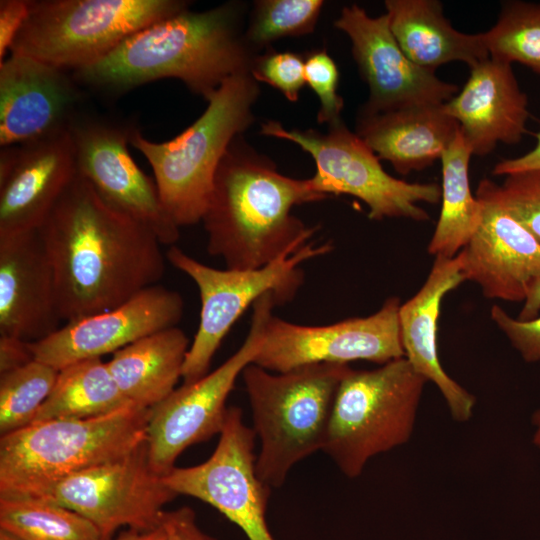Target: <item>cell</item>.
Returning a JSON list of instances; mask_svg holds the SVG:
<instances>
[{
	"label": "cell",
	"mask_w": 540,
	"mask_h": 540,
	"mask_svg": "<svg viewBox=\"0 0 540 540\" xmlns=\"http://www.w3.org/2000/svg\"><path fill=\"white\" fill-rule=\"evenodd\" d=\"M150 408L30 423L0 439V497L41 498L66 477L123 457L147 438Z\"/></svg>",
	"instance_id": "277c9868"
},
{
	"label": "cell",
	"mask_w": 540,
	"mask_h": 540,
	"mask_svg": "<svg viewBox=\"0 0 540 540\" xmlns=\"http://www.w3.org/2000/svg\"><path fill=\"white\" fill-rule=\"evenodd\" d=\"M59 370L39 360L0 374L1 436L31 423L48 398Z\"/></svg>",
	"instance_id": "4dcf8cb0"
},
{
	"label": "cell",
	"mask_w": 540,
	"mask_h": 540,
	"mask_svg": "<svg viewBox=\"0 0 540 540\" xmlns=\"http://www.w3.org/2000/svg\"><path fill=\"white\" fill-rule=\"evenodd\" d=\"M134 127L81 112L70 126L77 173L113 208L148 227L172 246L179 227L170 219L155 183L133 160L128 146Z\"/></svg>",
	"instance_id": "9a60e30c"
},
{
	"label": "cell",
	"mask_w": 540,
	"mask_h": 540,
	"mask_svg": "<svg viewBox=\"0 0 540 540\" xmlns=\"http://www.w3.org/2000/svg\"><path fill=\"white\" fill-rule=\"evenodd\" d=\"M261 134L299 145L315 162L316 173L311 179L317 192L327 197L348 194L362 200L371 220L426 221L429 215L418 204H436L441 199V188L435 183H408L389 175L377 155L342 120L329 125L327 133L287 130L279 122L267 121Z\"/></svg>",
	"instance_id": "30bf717a"
},
{
	"label": "cell",
	"mask_w": 540,
	"mask_h": 540,
	"mask_svg": "<svg viewBox=\"0 0 540 540\" xmlns=\"http://www.w3.org/2000/svg\"><path fill=\"white\" fill-rule=\"evenodd\" d=\"M499 190L509 212L540 243V170L508 175Z\"/></svg>",
	"instance_id": "836d02e7"
},
{
	"label": "cell",
	"mask_w": 540,
	"mask_h": 540,
	"mask_svg": "<svg viewBox=\"0 0 540 540\" xmlns=\"http://www.w3.org/2000/svg\"><path fill=\"white\" fill-rule=\"evenodd\" d=\"M0 530L20 540H102L85 517L40 498L0 497Z\"/></svg>",
	"instance_id": "f1b7e54d"
},
{
	"label": "cell",
	"mask_w": 540,
	"mask_h": 540,
	"mask_svg": "<svg viewBox=\"0 0 540 540\" xmlns=\"http://www.w3.org/2000/svg\"><path fill=\"white\" fill-rule=\"evenodd\" d=\"M131 403L118 388L107 362L86 359L59 370L51 393L31 423L98 417Z\"/></svg>",
	"instance_id": "83f0119b"
},
{
	"label": "cell",
	"mask_w": 540,
	"mask_h": 540,
	"mask_svg": "<svg viewBox=\"0 0 540 540\" xmlns=\"http://www.w3.org/2000/svg\"><path fill=\"white\" fill-rule=\"evenodd\" d=\"M108 540H169L162 525L151 530L126 529Z\"/></svg>",
	"instance_id": "b9f144b4"
},
{
	"label": "cell",
	"mask_w": 540,
	"mask_h": 540,
	"mask_svg": "<svg viewBox=\"0 0 540 540\" xmlns=\"http://www.w3.org/2000/svg\"><path fill=\"white\" fill-rule=\"evenodd\" d=\"M188 5L181 0H31L29 17L10 52L74 72Z\"/></svg>",
	"instance_id": "ba28073f"
},
{
	"label": "cell",
	"mask_w": 540,
	"mask_h": 540,
	"mask_svg": "<svg viewBox=\"0 0 540 540\" xmlns=\"http://www.w3.org/2000/svg\"><path fill=\"white\" fill-rule=\"evenodd\" d=\"M352 43V55L369 87L361 110L384 112L417 105L445 104L458 86L442 81L435 71L412 62L393 36L388 17H370L358 5L346 6L334 22Z\"/></svg>",
	"instance_id": "2e32d148"
},
{
	"label": "cell",
	"mask_w": 540,
	"mask_h": 540,
	"mask_svg": "<svg viewBox=\"0 0 540 540\" xmlns=\"http://www.w3.org/2000/svg\"><path fill=\"white\" fill-rule=\"evenodd\" d=\"M427 382L405 357L373 370L349 368L322 451L344 475L358 477L371 458L409 441Z\"/></svg>",
	"instance_id": "52a82bcc"
},
{
	"label": "cell",
	"mask_w": 540,
	"mask_h": 540,
	"mask_svg": "<svg viewBox=\"0 0 540 540\" xmlns=\"http://www.w3.org/2000/svg\"><path fill=\"white\" fill-rule=\"evenodd\" d=\"M183 312L181 294L156 284L112 309L67 322L29 344L36 360L60 370L113 354L143 337L175 327Z\"/></svg>",
	"instance_id": "e0dca14e"
},
{
	"label": "cell",
	"mask_w": 540,
	"mask_h": 540,
	"mask_svg": "<svg viewBox=\"0 0 540 540\" xmlns=\"http://www.w3.org/2000/svg\"><path fill=\"white\" fill-rule=\"evenodd\" d=\"M460 129L441 156L442 207L428 244V253L446 258L455 257L470 241L482 217V205L473 196L468 168L472 156Z\"/></svg>",
	"instance_id": "4316f807"
},
{
	"label": "cell",
	"mask_w": 540,
	"mask_h": 540,
	"mask_svg": "<svg viewBox=\"0 0 540 540\" xmlns=\"http://www.w3.org/2000/svg\"><path fill=\"white\" fill-rule=\"evenodd\" d=\"M161 525L169 540H216L198 526L194 510L187 506L164 511Z\"/></svg>",
	"instance_id": "74e56055"
},
{
	"label": "cell",
	"mask_w": 540,
	"mask_h": 540,
	"mask_svg": "<svg viewBox=\"0 0 540 540\" xmlns=\"http://www.w3.org/2000/svg\"><path fill=\"white\" fill-rule=\"evenodd\" d=\"M531 424L534 428L532 442L534 446L540 450V408L537 409L531 417Z\"/></svg>",
	"instance_id": "7bdbcfd3"
},
{
	"label": "cell",
	"mask_w": 540,
	"mask_h": 540,
	"mask_svg": "<svg viewBox=\"0 0 540 540\" xmlns=\"http://www.w3.org/2000/svg\"><path fill=\"white\" fill-rule=\"evenodd\" d=\"M325 198L311 178L281 174L239 135L219 164L201 220L207 251L235 270L258 269L293 254L317 230L294 216L293 207Z\"/></svg>",
	"instance_id": "7a4b0ae2"
},
{
	"label": "cell",
	"mask_w": 540,
	"mask_h": 540,
	"mask_svg": "<svg viewBox=\"0 0 540 540\" xmlns=\"http://www.w3.org/2000/svg\"><path fill=\"white\" fill-rule=\"evenodd\" d=\"M331 250L330 244L314 246L309 242L261 268L235 270L210 267L170 246L167 261L195 282L201 299L200 322L186 354L183 383L208 374L223 339L250 305L267 293L274 295L276 305L292 301L304 280L301 264Z\"/></svg>",
	"instance_id": "9c48e42d"
},
{
	"label": "cell",
	"mask_w": 540,
	"mask_h": 540,
	"mask_svg": "<svg viewBox=\"0 0 540 540\" xmlns=\"http://www.w3.org/2000/svg\"><path fill=\"white\" fill-rule=\"evenodd\" d=\"M251 75L257 82L278 89L289 101L296 102L305 81V58L289 51H267L257 55L252 63Z\"/></svg>",
	"instance_id": "d6a6232c"
},
{
	"label": "cell",
	"mask_w": 540,
	"mask_h": 540,
	"mask_svg": "<svg viewBox=\"0 0 540 540\" xmlns=\"http://www.w3.org/2000/svg\"><path fill=\"white\" fill-rule=\"evenodd\" d=\"M251 73L225 80L203 114L171 140L152 142L135 128L130 145L150 163L162 205L180 228L202 220L219 164L231 142L253 122L259 96Z\"/></svg>",
	"instance_id": "5b68a950"
},
{
	"label": "cell",
	"mask_w": 540,
	"mask_h": 540,
	"mask_svg": "<svg viewBox=\"0 0 540 540\" xmlns=\"http://www.w3.org/2000/svg\"><path fill=\"white\" fill-rule=\"evenodd\" d=\"M390 30L404 54L418 66L435 71L460 61L470 68L490 58L483 34L453 28L436 0H387Z\"/></svg>",
	"instance_id": "d4e9b609"
},
{
	"label": "cell",
	"mask_w": 540,
	"mask_h": 540,
	"mask_svg": "<svg viewBox=\"0 0 540 540\" xmlns=\"http://www.w3.org/2000/svg\"><path fill=\"white\" fill-rule=\"evenodd\" d=\"M490 316L525 362L540 361V315L522 321L511 317L501 306L494 304Z\"/></svg>",
	"instance_id": "d590c367"
},
{
	"label": "cell",
	"mask_w": 540,
	"mask_h": 540,
	"mask_svg": "<svg viewBox=\"0 0 540 540\" xmlns=\"http://www.w3.org/2000/svg\"><path fill=\"white\" fill-rule=\"evenodd\" d=\"M540 314V277L530 286L518 316L519 320H531Z\"/></svg>",
	"instance_id": "60d3db41"
},
{
	"label": "cell",
	"mask_w": 540,
	"mask_h": 540,
	"mask_svg": "<svg viewBox=\"0 0 540 540\" xmlns=\"http://www.w3.org/2000/svg\"><path fill=\"white\" fill-rule=\"evenodd\" d=\"M349 368L321 363L272 373L254 363L245 367L241 375L260 441L256 470L267 486L281 487L296 463L323 449L335 396Z\"/></svg>",
	"instance_id": "8992f818"
},
{
	"label": "cell",
	"mask_w": 540,
	"mask_h": 540,
	"mask_svg": "<svg viewBox=\"0 0 540 540\" xmlns=\"http://www.w3.org/2000/svg\"><path fill=\"white\" fill-rule=\"evenodd\" d=\"M305 81L320 100L318 122L331 125L340 121L344 102L337 93L339 72L325 49L310 52L305 58Z\"/></svg>",
	"instance_id": "e575fe53"
},
{
	"label": "cell",
	"mask_w": 540,
	"mask_h": 540,
	"mask_svg": "<svg viewBox=\"0 0 540 540\" xmlns=\"http://www.w3.org/2000/svg\"><path fill=\"white\" fill-rule=\"evenodd\" d=\"M276 306L272 293L253 304L251 326L239 349L211 373L192 383H183L150 408L146 445L151 468L167 475L188 447L220 434L226 400L239 375L260 351L268 319Z\"/></svg>",
	"instance_id": "8fae6325"
},
{
	"label": "cell",
	"mask_w": 540,
	"mask_h": 540,
	"mask_svg": "<svg viewBox=\"0 0 540 540\" xmlns=\"http://www.w3.org/2000/svg\"><path fill=\"white\" fill-rule=\"evenodd\" d=\"M401 304L398 297H389L374 314L325 326L298 325L272 314L253 363L282 373L312 364L365 360L383 365L402 358Z\"/></svg>",
	"instance_id": "5bb4252c"
},
{
	"label": "cell",
	"mask_w": 540,
	"mask_h": 540,
	"mask_svg": "<svg viewBox=\"0 0 540 540\" xmlns=\"http://www.w3.org/2000/svg\"><path fill=\"white\" fill-rule=\"evenodd\" d=\"M537 143L528 153L513 159L497 163L492 171L494 175H511L529 170H540V130L536 134Z\"/></svg>",
	"instance_id": "ab89813d"
},
{
	"label": "cell",
	"mask_w": 540,
	"mask_h": 540,
	"mask_svg": "<svg viewBox=\"0 0 540 540\" xmlns=\"http://www.w3.org/2000/svg\"><path fill=\"white\" fill-rule=\"evenodd\" d=\"M76 175L70 131L1 147L0 236L38 230Z\"/></svg>",
	"instance_id": "ffe728a7"
},
{
	"label": "cell",
	"mask_w": 540,
	"mask_h": 540,
	"mask_svg": "<svg viewBox=\"0 0 540 540\" xmlns=\"http://www.w3.org/2000/svg\"><path fill=\"white\" fill-rule=\"evenodd\" d=\"M482 34L492 60L519 62L540 74V3L504 2L496 24Z\"/></svg>",
	"instance_id": "f546056e"
},
{
	"label": "cell",
	"mask_w": 540,
	"mask_h": 540,
	"mask_svg": "<svg viewBox=\"0 0 540 540\" xmlns=\"http://www.w3.org/2000/svg\"><path fill=\"white\" fill-rule=\"evenodd\" d=\"M241 12L237 3L201 12L187 8L137 31L72 75L79 85L111 94L176 78L207 101L228 78L250 73L258 55L241 32Z\"/></svg>",
	"instance_id": "3957f363"
},
{
	"label": "cell",
	"mask_w": 540,
	"mask_h": 540,
	"mask_svg": "<svg viewBox=\"0 0 540 540\" xmlns=\"http://www.w3.org/2000/svg\"><path fill=\"white\" fill-rule=\"evenodd\" d=\"M217 446L204 462L174 467L163 482L177 496L197 498L226 516L249 540H275L266 523L271 488L258 476L256 435L242 410L228 407Z\"/></svg>",
	"instance_id": "4fadbf2b"
},
{
	"label": "cell",
	"mask_w": 540,
	"mask_h": 540,
	"mask_svg": "<svg viewBox=\"0 0 540 540\" xmlns=\"http://www.w3.org/2000/svg\"><path fill=\"white\" fill-rule=\"evenodd\" d=\"M60 322L54 271L38 230L0 236V336L33 343Z\"/></svg>",
	"instance_id": "44dd1931"
},
{
	"label": "cell",
	"mask_w": 540,
	"mask_h": 540,
	"mask_svg": "<svg viewBox=\"0 0 540 540\" xmlns=\"http://www.w3.org/2000/svg\"><path fill=\"white\" fill-rule=\"evenodd\" d=\"M0 540H20V539L16 538L15 536L3 530H0Z\"/></svg>",
	"instance_id": "ee69618b"
},
{
	"label": "cell",
	"mask_w": 540,
	"mask_h": 540,
	"mask_svg": "<svg viewBox=\"0 0 540 540\" xmlns=\"http://www.w3.org/2000/svg\"><path fill=\"white\" fill-rule=\"evenodd\" d=\"M189 347L185 332L170 327L116 351L107 364L124 397L151 408L175 390Z\"/></svg>",
	"instance_id": "484cf974"
},
{
	"label": "cell",
	"mask_w": 540,
	"mask_h": 540,
	"mask_svg": "<svg viewBox=\"0 0 540 540\" xmlns=\"http://www.w3.org/2000/svg\"><path fill=\"white\" fill-rule=\"evenodd\" d=\"M459 129L444 104H428L384 112L360 109L356 134L380 160L407 175L441 159Z\"/></svg>",
	"instance_id": "cb8c5ba5"
},
{
	"label": "cell",
	"mask_w": 540,
	"mask_h": 540,
	"mask_svg": "<svg viewBox=\"0 0 540 540\" xmlns=\"http://www.w3.org/2000/svg\"><path fill=\"white\" fill-rule=\"evenodd\" d=\"M176 496L151 468L144 442L123 457L64 478L40 499L82 515L108 540L122 527L157 528L164 506Z\"/></svg>",
	"instance_id": "7c38bea8"
},
{
	"label": "cell",
	"mask_w": 540,
	"mask_h": 540,
	"mask_svg": "<svg viewBox=\"0 0 540 540\" xmlns=\"http://www.w3.org/2000/svg\"><path fill=\"white\" fill-rule=\"evenodd\" d=\"M31 9V0L0 1V62L26 23Z\"/></svg>",
	"instance_id": "8d00e7d4"
},
{
	"label": "cell",
	"mask_w": 540,
	"mask_h": 540,
	"mask_svg": "<svg viewBox=\"0 0 540 540\" xmlns=\"http://www.w3.org/2000/svg\"><path fill=\"white\" fill-rule=\"evenodd\" d=\"M34 359L29 342L0 336V374L24 366Z\"/></svg>",
	"instance_id": "f35d334b"
},
{
	"label": "cell",
	"mask_w": 540,
	"mask_h": 540,
	"mask_svg": "<svg viewBox=\"0 0 540 540\" xmlns=\"http://www.w3.org/2000/svg\"><path fill=\"white\" fill-rule=\"evenodd\" d=\"M464 281L461 251L453 258L436 256L422 287L399 309L404 357L416 372L436 385L452 418L460 423L472 417L476 398L442 368L437 331L444 296Z\"/></svg>",
	"instance_id": "603a6c76"
},
{
	"label": "cell",
	"mask_w": 540,
	"mask_h": 540,
	"mask_svg": "<svg viewBox=\"0 0 540 540\" xmlns=\"http://www.w3.org/2000/svg\"><path fill=\"white\" fill-rule=\"evenodd\" d=\"M73 75L29 56L0 62V146L36 142L69 131L82 112Z\"/></svg>",
	"instance_id": "d6986e66"
},
{
	"label": "cell",
	"mask_w": 540,
	"mask_h": 540,
	"mask_svg": "<svg viewBox=\"0 0 540 540\" xmlns=\"http://www.w3.org/2000/svg\"><path fill=\"white\" fill-rule=\"evenodd\" d=\"M38 232L65 323L126 302L165 272L157 236L107 204L78 173Z\"/></svg>",
	"instance_id": "6da1fadb"
},
{
	"label": "cell",
	"mask_w": 540,
	"mask_h": 540,
	"mask_svg": "<svg viewBox=\"0 0 540 540\" xmlns=\"http://www.w3.org/2000/svg\"><path fill=\"white\" fill-rule=\"evenodd\" d=\"M473 155L489 154L499 142L516 144L527 132L528 98L510 64L491 58L470 68L461 92L444 104Z\"/></svg>",
	"instance_id": "7402d4cb"
},
{
	"label": "cell",
	"mask_w": 540,
	"mask_h": 540,
	"mask_svg": "<svg viewBox=\"0 0 540 540\" xmlns=\"http://www.w3.org/2000/svg\"><path fill=\"white\" fill-rule=\"evenodd\" d=\"M475 196L482 217L461 250L464 279L476 283L487 298L524 302L540 277V243L509 212L498 184L482 179Z\"/></svg>",
	"instance_id": "ac0fdd59"
},
{
	"label": "cell",
	"mask_w": 540,
	"mask_h": 540,
	"mask_svg": "<svg viewBox=\"0 0 540 540\" xmlns=\"http://www.w3.org/2000/svg\"><path fill=\"white\" fill-rule=\"evenodd\" d=\"M323 5L322 0L256 1L245 39L257 51L280 38L309 34Z\"/></svg>",
	"instance_id": "1f68e13d"
}]
</instances>
